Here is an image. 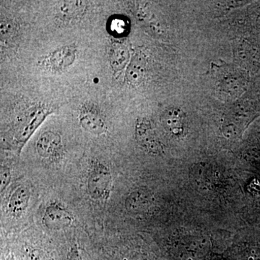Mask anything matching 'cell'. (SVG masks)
Here are the masks:
<instances>
[{"instance_id":"obj_1","label":"cell","mask_w":260,"mask_h":260,"mask_svg":"<svg viewBox=\"0 0 260 260\" xmlns=\"http://www.w3.org/2000/svg\"><path fill=\"white\" fill-rule=\"evenodd\" d=\"M88 194L96 201H107L110 197L112 177L108 167L102 164H94L89 172L87 182Z\"/></svg>"},{"instance_id":"obj_2","label":"cell","mask_w":260,"mask_h":260,"mask_svg":"<svg viewBox=\"0 0 260 260\" xmlns=\"http://www.w3.org/2000/svg\"><path fill=\"white\" fill-rule=\"evenodd\" d=\"M73 214L64 206L53 203L48 205L43 216V223L50 230H61L73 223Z\"/></svg>"},{"instance_id":"obj_3","label":"cell","mask_w":260,"mask_h":260,"mask_svg":"<svg viewBox=\"0 0 260 260\" xmlns=\"http://www.w3.org/2000/svg\"><path fill=\"white\" fill-rule=\"evenodd\" d=\"M136 138L138 143L149 153H158L161 150V144L150 121L141 120L136 126Z\"/></svg>"},{"instance_id":"obj_4","label":"cell","mask_w":260,"mask_h":260,"mask_svg":"<svg viewBox=\"0 0 260 260\" xmlns=\"http://www.w3.org/2000/svg\"><path fill=\"white\" fill-rule=\"evenodd\" d=\"M162 123L165 129L173 136H183L187 129L185 114L179 109H171L164 113Z\"/></svg>"},{"instance_id":"obj_5","label":"cell","mask_w":260,"mask_h":260,"mask_svg":"<svg viewBox=\"0 0 260 260\" xmlns=\"http://www.w3.org/2000/svg\"><path fill=\"white\" fill-rule=\"evenodd\" d=\"M30 197V190L26 186H18L10 197L8 211L13 216H21L28 208Z\"/></svg>"},{"instance_id":"obj_6","label":"cell","mask_w":260,"mask_h":260,"mask_svg":"<svg viewBox=\"0 0 260 260\" xmlns=\"http://www.w3.org/2000/svg\"><path fill=\"white\" fill-rule=\"evenodd\" d=\"M61 143L60 135L52 131L43 133L37 143V150L39 155L44 158L52 156L59 150Z\"/></svg>"},{"instance_id":"obj_7","label":"cell","mask_w":260,"mask_h":260,"mask_svg":"<svg viewBox=\"0 0 260 260\" xmlns=\"http://www.w3.org/2000/svg\"><path fill=\"white\" fill-rule=\"evenodd\" d=\"M151 194L147 191L138 190L133 191L127 197L125 207L131 213H139L148 209L152 203Z\"/></svg>"},{"instance_id":"obj_8","label":"cell","mask_w":260,"mask_h":260,"mask_svg":"<svg viewBox=\"0 0 260 260\" xmlns=\"http://www.w3.org/2000/svg\"><path fill=\"white\" fill-rule=\"evenodd\" d=\"M80 123L84 129L94 135H102L107 132V126L96 113L83 112L80 115Z\"/></svg>"},{"instance_id":"obj_9","label":"cell","mask_w":260,"mask_h":260,"mask_svg":"<svg viewBox=\"0 0 260 260\" xmlns=\"http://www.w3.org/2000/svg\"><path fill=\"white\" fill-rule=\"evenodd\" d=\"M146 73V63L143 56H135L130 63L127 71L126 78L132 85H139L144 80Z\"/></svg>"},{"instance_id":"obj_10","label":"cell","mask_w":260,"mask_h":260,"mask_svg":"<svg viewBox=\"0 0 260 260\" xmlns=\"http://www.w3.org/2000/svg\"><path fill=\"white\" fill-rule=\"evenodd\" d=\"M129 59L127 48L120 43H116L111 51V64L116 70H120L125 66Z\"/></svg>"},{"instance_id":"obj_11","label":"cell","mask_w":260,"mask_h":260,"mask_svg":"<svg viewBox=\"0 0 260 260\" xmlns=\"http://www.w3.org/2000/svg\"><path fill=\"white\" fill-rule=\"evenodd\" d=\"M80 2H68L61 5L60 12L61 14L68 18H73L77 16L85 8V5Z\"/></svg>"},{"instance_id":"obj_12","label":"cell","mask_w":260,"mask_h":260,"mask_svg":"<svg viewBox=\"0 0 260 260\" xmlns=\"http://www.w3.org/2000/svg\"><path fill=\"white\" fill-rule=\"evenodd\" d=\"M0 179H1L0 189H1V192H3L6 189L7 186L9 185L10 179H11V174H10V171L8 168L2 167Z\"/></svg>"},{"instance_id":"obj_13","label":"cell","mask_w":260,"mask_h":260,"mask_svg":"<svg viewBox=\"0 0 260 260\" xmlns=\"http://www.w3.org/2000/svg\"><path fill=\"white\" fill-rule=\"evenodd\" d=\"M25 260H50L48 256L46 255L44 251L39 250V249H34L27 254Z\"/></svg>"},{"instance_id":"obj_14","label":"cell","mask_w":260,"mask_h":260,"mask_svg":"<svg viewBox=\"0 0 260 260\" xmlns=\"http://www.w3.org/2000/svg\"><path fill=\"white\" fill-rule=\"evenodd\" d=\"M112 31L117 34H123L126 29V24L122 20H114L112 23Z\"/></svg>"},{"instance_id":"obj_15","label":"cell","mask_w":260,"mask_h":260,"mask_svg":"<svg viewBox=\"0 0 260 260\" xmlns=\"http://www.w3.org/2000/svg\"><path fill=\"white\" fill-rule=\"evenodd\" d=\"M67 260H83L80 254L79 249L77 245L71 247L68 254V259Z\"/></svg>"}]
</instances>
